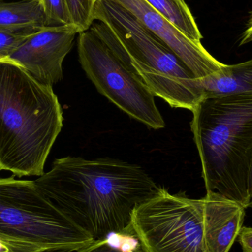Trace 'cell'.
Listing matches in <instances>:
<instances>
[{
  "label": "cell",
  "mask_w": 252,
  "mask_h": 252,
  "mask_svg": "<svg viewBox=\"0 0 252 252\" xmlns=\"http://www.w3.org/2000/svg\"><path fill=\"white\" fill-rule=\"evenodd\" d=\"M34 182L94 241L128 236L133 210L159 188L140 166L108 157L57 158Z\"/></svg>",
  "instance_id": "1"
},
{
  "label": "cell",
  "mask_w": 252,
  "mask_h": 252,
  "mask_svg": "<svg viewBox=\"0 0 252 252\" xmlns=\"http://www.w3.org/2000/svg\"><path fill=\"white\" fill-rule=\"evenodd\" d=\"M63 121L53 87L13 61H0V170L42 176Z\"/></svg>",
  "instance_id": "2"
},
{
  "label": "cell",
  "mask_w": 252,
  "mask_h": 252,
  "mask_svg": "<svg viewBox=\"0 0 252 252\" xmlns=\"http://www.w3.org/2000/svg\"><path fill=\"white\" fill-rule=\"evenodd\" d=\"M191 130L207 191L252 204L248 176L252 160V94L201 100L192 111Z\"/></svg>",
  "instance_id": "3"
},
{
  "label": "cell",
  "mask_w": 252,
  "mask_h": 252,
  "mask_svg": "<svg viewBox=\"0 0 252 252\" xmlns=\"http://www.w3.org/2000/svg\"><path fill=\"white\" fill-rule=\"evenodd\" d=\"M94 17L90 29L155 97L191 112L202 100L198 79L186 65L127 10L110 0H97Z\"/></svg>",
  "instance_id": "4"
},
{
  "label": "cell",
  "mask_w": 252,
  "mask_h": 252,
  "mask_svg": "<svg viewBox=\"0 0 252 252\" xmlns=\"http://www.w3.org/2000/svg\"><path fill=\"white\" fill-rule=\"evenodd\" d=\"M0 238L74 252L94 241L37 188L34 181L0 178Z\"/></svg>",
  "instance_id": "5"
},
{
  "label": "cell",
  "mask_w": 252,
  "mask_h": 252,
  "mask_svg": "<svg viewBox=\"0 0 252 252\" xmlns=\"http://www.w3.org/2000/svg\"><path fill=\"white\" fill-rule=\"evenodd\" d=\"M128 236L145 252H208L202 200L159 188L133 210Z\"/></svg>",
  "instance_id": "6"
},
{
  "label": "cell",
  "mask_w": 252,
  "mask_h": 252,
  "mask_svg": "<svg viewBox=\"0 0 252 252\" xmlns=\"http://www.w3.org/2000/svg\"><path fill=\"white\" fill-rule=\"evenodd\" d=\"M77 43L82 69L102 95L147 127H164L152 92L97 34L80 32Z\"/></svg>",
  "instance_id": "7"
},
{
  "label": "cell",
  "mask_w": 252,
  "mask_h": 252,
  "mask_svg": "<svg viewBox=\"0 0 252 252\" xmlns=\"http://www.w3.org/2000/svg\"><path fill=\"white\" fill-rule=\"evenodd\" d=\"M79 30L73 24L46 28L31 34L10 56L41 84L53 87L63 78V62Z\"/></svg>",
  "instance_id": "8"
},
{
  "label": "cell",
  "mask_w": 252,
  "mask_h": 252,
  "mask_svg": "<svg viewBox=\"0 0 252 252\" xmlns=\"http://www.w3.org/2000/svg\"><path fill=\"white\" fill-rule=\"evenodd\" d=\"M131 13L161 40L186 65L197 79L205 78L224 66L202 45L182 33L145 0H110Z\"/></svg>",
  "instance_id": "9"
},
{
  "label": "cell",
  "mask_w": 252,
  "mask_h": 252,
  "mask_svg": "<svg viewBox=\"0 0 252 252\" xmlns=\"http://www.w3.org/2000/svg\"><path fill=\"white\" fill-rule=\"evenodd\" d=\"M201 200L207 251L229 252L242 229L245 207L214 191Z\"/></svg>",
  "instance_id": "10"
},
{
  "label": "cell",
  "mask_w": 252,
  "mask_h": 252,
  "mask_svg": "<svg viewBox=\"0 0 252 252\" xmlns=\"http://www.w3.org/2000/svg\"><path fill=\"white\" fill-rule=\"evenodd\" d=\"M198 82L203 99L252 94V59L237 64H225L209 76L198 79Z\"/></svg>",
  "instance_id": "11"
},
{
  "label": "cell",
  "mask_w": 252,
  "mask_h": 252,
  "mask_svg": "<svg viewBox=\"0 0 252 252\" xmlns=\"http://www.w3.org/2000/svg\"><path fill=\"white\" fill-rule=\"evenodd\" d=\"M46 27L47 21L41 1L0 2V31L29 35Z\"/></svg>",
  "instance_id": "12"
},
{
  "label": "cell",
  "mask_w": 252,
  "mask_h": 252,
  "mask_svg": "<svg viewBox=\"0 0 252 252\" xmlns=\"http://www.w3.org/2000/svg\"><path fill=\"white\" fill-rule=\"evenodd\" d=\"M186 36L201 42L202 35L185 0H145Z\"/></svg>",
  "instance_id": "13"
},
{
  "label": "cell",
  "mask_w": 252,
  "mask_h": 252,
  "mask_svg": "<svg viewBox=\"0 0 252 252\" xmlns=\"http://www.w3.org/2000/svg\"><path fill=\"white\" fill-rule=\"evenodd\" d=\"M97 0H66L72 23L80 32L87 31L95 22Z\"/></svg>",
  "instance_id": "14"
},
{
  "label": "cell",
  "mask_w": 252,
  "mask_h": 252,
  "mask_svg": "<svg viewBox=\"0 0 252 252\" xmlns=\"http://www.w3.org/2000/svg\"><path fill=\"white\" fill-rule=\"evenodd\" d=\"M47 21V27L65 26L71 25L70 14L66 0H40Z\"/></svg>",
  "instance_id": "15"
},
{
  "label": "cell",
  "mask_w": 252,
  "mask_h": 252,
  "mask_svg": "<svg viewBox=\"0 0 252 252\" xmlns=\"http://www.w3.org/2000/svg\"><path fill=\"white\" fill-rule=\"evenodd\" d=\"M29 35L0 31V55L10 58Z\"/></svg>",
  "instance_id": "16"
},
{
  "label": "cell",
  "mask_w": 252,
  "mask_h": 252,
  "mask_svg": "<svg viewBox=\"0 0 252 252\" xmlns=\"http://www.w3.org/2000/svg\"><path fill=\"white\" fill-rule=\"evenodd\" d=\"M74 252H145L141 248L139 244H136L134 247L130 250H123L120 247H115L111 244L108 238L103 240L94 241L90 245L77 250Z\"/></svg>",
  "instance_id": "17"
},
{
  "label": "cell",
  "mask_w": 252,
  "mask_h": 252,
  "mask_svg": "<svg viewBox=\"0 0 252 252\" xmlns=\"http://www.w3.org/2000/svg\"><path fill=\"white\" fill-rule=\"evenodd\" d=\"M38 246L21 241H10L0 238V252H45Z\"/></svg>",
  "instance_id": "18"
},
{
  "label": "cell",
  "mask_w": 252,
  "mask_h": 252,
  "mask_svg": "<svg viewBox=\"0 0 252 252\" xmlns=\"http://www.w3.org/2000/svg\"><path fill=\"white\" fill-rule=\"evenodd\" d=\"M238 238L243 252H252V228L243 227Z\"/></svg>",
  "instance_id": "19"
},
{
  "label": "cell",
  "mask_w": 252,
  "mask_h": 252,
  "mask_svg": "<svg viewBox=\"0 0 252 252\" xmlns=\"http://www.w3.org/2000/svg\"><path fill=\"white\" fill-rule=\"evenodd\" d=\"M252 41V12L247 24V28L243 33L241 39V45Z\"/></svg>",
  "instance_id": "20"
},
{
  "label": "cell",
  "mask_w": 252,
  "mask_h": 252,
  "mask_svg": "<svg viewBox=\"0 0 252 252\" xmlns=\"http://www.w3.org/2000/svg\"><path fill=\"white\" fill-rule=\"evenodd\" d=\"M248 192L252 202V160L248 176Z\"/></svg>",
  "instance_id": "21"
},
{
  "label": "cell",
  "mask_w": 252,
  "mask_h": 252,
  "mask_svg": "<svg viewBox=\"0 0 252 252\" xmlns=\"http://www.w3.org/2000/svg\"><path fill=\"white\" fill-rule=\"evenodd\" d=\"M0 61H6V62H8V61H12L11 59H10V58L8 57H5V56H1V55H0Z\"/></svg>",
  "instance_id": "22"
},
{
  "label": "cell",
  "mask_w": 252,
  "mask_h": 252,
  "mask_svg": "<svg viewBox=\"0 0 252 252\" xmlns=\"http://www.w3.org/2000/svg\"><path fill=\"white\" fill-rule=\"evenodd\" d=\"M69 252L67 251H45V252Z\"/></svg>",
  "instance_id": "23"
},
{
  "label": "cell",
  "mask_w": 252,
  "mask_h": 252,
  "mask_svg": "<svg viewBox=\"0 0 252 252\" xmlns=\"http://www.w3.org/2000/svg\"><path fill=\"white\" fill-rule=\"evenodd\" d=\"M35 1H40V0H35Z\"/></svg>",
  "instance_id": "24"
}]
</instances>
